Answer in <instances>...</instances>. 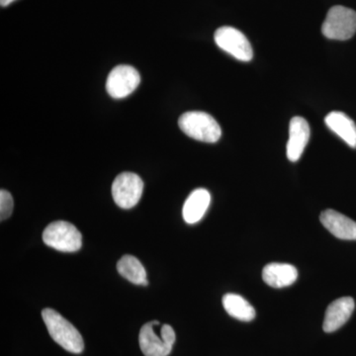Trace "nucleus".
Here are the masks:
<instances>
[{
    "label": "nucleus",
    "instance_id": "obj_1",
    "mask_svg": "<svg viewBox=\"0 0 356 356\" xmlns=\"http://www.w3.org/2000/svg\"><path fill=\"white\" fill-rule=\"evenodd\" d=\"M42 318L51 339L64 350L72 353H81L84 350L83 337L74 325L54 309L42 311Z\"/></svg>",
    "mask_w": 356,
    "mask_h": 356
},
{
    "label": "nucleus",
    "instance_id": "obj_2",
    "mask_svg": "<svg viewBox=\"0 0 356 356\" xmlns=\"http://www.w3.org/2000/svg\"><path fill=\"white\" fill-rule=\"evenodd\" d=\"M180 130L192 138L204 143H216L221 139L222 130L210 114L202 111H189L178 120Z\"/></svg>",
    "mask_w": 356,
    "mask_h": 356
},
{
    "label": "nucleus",
    "instance_id": "obj_3",
    "mask_svg": "<svg viewBox=\"0 0 356 356\" xmlns=\"http://www.w3.org/2000/svg\"><path fill=\"white\" fill-rule=\"evenodd\" d=\"M322 33L325 38L346 41L356 33V13L341 6L332 7L323 23Z\"/></svg>",
    "mask_w": 356,
    "mask_h": 356
},
{
    "label": "nucleus",
    "instance_id": "obj_4",
    "mask_svg": "<svg viewBox=\"0 0 356 356\" xmlns=\"http://www.w3.org/2000/svg\"><path fill=\"white\" fill-rule=\"evenodd\" d=\"M43 242L58 252H76L83 245V236L70 222L56 221L44 229Z\"/></svg>",
    "mask_w": 356,
    "mask_h": 356
},
{
    "label": "nucleus",
    "instance_id": "obj_5",
    "mask_svg": "<svg viewBox=\"0 0 356 356\" xmlns=\"http://www.w3.org/2000/svg\"><path fill=\"white\" fill-rule=\"evenodd\" d=\"M215 43L221 50L241 62H250L254 57L252 44L242 32L234 27L224 26L216 30Z\"/></svg>",
    "mask_w": 356,
    "mask_h": 356
},
{
    "label": "nucleus",
    "instance_id": "obj_6",
    "mask_svg": "<svg viewBox=\"0 0 356 356\" xmlns=\"http://www.w3.org/2000/svg\"><path fill=\"white\" fill-rule=\"evenodd\" d=\"M144 191V181L133 172L120 173L112 184L114 202L123 209H131L139 203Z\"/></svg>",
    "mask_w": 356,
    "mask_h": 356
},
{
    "label": "nucleus",
    "instance_id": "obj_7",
    "mask_svg": "<svg viewBox=\"0 0 356 356\" xmlns=\"http://www.w3.org/2000/svg\"><path fill=\"white\" fill-rule=\"evenodd\" d=\"M139 72L131 65H121L110 72L106 81V90L115 99H122L132 95L140 86Z\"/></svg>",
    "mask_w": 356,
    "mask_h": 356
},
{
    "label": "nucleus",
    "instance_id": "obj_8",
    "mask_svg": "<svg viewBox=\"0 0 356 356\" xmlns=\"http://www.w3.org/2000/svg\"><path fill=\"white\" fill-rule=\"evenodd\" d=\"M310 126L303 117L292 118L289 125V140L286 147L287 158L292 163H296L305 151L310 140Z\"/></svg>",
    "mask_w": 356,
    "mask_h": 356
},
{
    "label": "nucleus",
    "instance_id": "obj_9",
    "mask_svg": "<svg viewBox=\"0 0 356 356\" xmlns=\"http://www.w3.org/2000/svg\"><path fill=\"white\" fill-rule=\"evenodd\" d=\"M355 308V302L351 297H343V298L334 300L325 311L324 324H323L324 331L334 332L341 329L350 320Z\"/></svg>",
    "mask_w": 356,
    "mask_h": 356
},
{
    "label": "nucleus",
    "instance_id": "obj_10",
    "mask_svg": "<svg viewBox=\"0 0 356 356\" xmlns=\"http://www.w3.org/2000/svg\"><path fill=\"white\" fill-rule=\"evenodd\" d=\"M321 222L330 233L341 240L356 241V222L334 210H325Z\"/></svg>",
    "mask_w": 356,
    "mask_h": 356
},
{
    "label": "nucleus",
    "instance_id": "obj_11",
    "mask_svg": "<svg viewBox=\"0 0 356 356\" xmlns=\"http://www.w3.org/2000/svg\"><path fill=\"white\" fill-rule=\"evenodd\" d=\"M159 325V322L147 323L143 325L139 336L140 350L145 356H168L172 350V344L168 343L163 336L161 337L156 334L154 325Z\"/></svg>",
    "mask_w": 356,
    "mask_h": 356
},
{
    "label": "nucleus",
    "instance_id": "obj_12",
    "mask_svg": "<svg viewBox=\"0 0 356 356\" xmlns=\"http://www.w3.org/2000/svg\"><path fill=\"white\" fill-rule=\"evenodd\" d=\"M298 278L296 267L288 264H267L262 270V280L273 288H284L292 285Z\"/></svg>",
    "mask_w": 356,
    "mask_h": 356
},
{
    "label": "nucleus",
    "instance_id": "obj_13",
    "mask_svg": "<svg viewBox=\"0 0 356 356\" xmlns=\"http://www.w3.org/2000/svg\"><path fill=\"white\" fill-rule=\"evenodd\" d=\"M211 203L209 191L204 188L195 189L186 199L182 209V216L187 224H196L207 212Z\"/></svg>",
    "mask_w": 356,
    "mask_h": 356
},
{
    "label": "nucleus",
    "instance_id": "obj_14",
    "mask_svg": "<svg viewBox=\"0 0 356 356\" xmlns=\"http://www.w3.org/2000/svg\"><path fill=\"white\" fill-rule=\"evenodd\" d=\"M325 123L348 146L356 149V124L348 115L341 111H332L325 116Z\"/></svg>",
    "mask_w": 356,
    "mask_h": 356
},
{
    "label": "nucleus",
    "instance_id": "obj_15",
    "mask_svg": "<svg viewBox=\"0 0 356 356\" xmlns=\"http://www.w3.org/2000/svg\"><path fill=\"white\" fill-rule=\"evenodd\" d=\"M222 306L231 317L242 322H250L255 318L254 307L238 294L229 293L222 297Z\"/></svg>",
    "mask_w": 356,
    "mask_h": 356
},
{
    "label": "nucleus",
    "instance_id": "obj_16",
    "mask_svg": "<svg viewBox=\"0 0 356 356\" xmlns=\"http://www.w3.org/2000/svg\"><path fill=\"white\" fill-rule=\"evenodd\" d=\"M117 270L130 282L136 285L147 286V271L139 259L133 255H124L117 264Z\"/></svg>",
    "mask_w": 356,
    "mask_h": 356
},
{
    "label": "nucleus",
    "instance_id": "obj_17",
    "mask_svg": "<svg viewBox=\"0 0 356 356\" xmlns=\"http://www.w3.org/2000/svg\"><path fill=\"white\" fill-rule=\"evenodd\" d=\"M13 195L8 191L2 189L0 191V220L8 219L13 214Z\"/></svg>",
    "mask_w": 356,
    "mask_h": 356
},
{
    "label": "nucleus",
    "instance_id": "obj_18",
    "mask_svg": "<svg viewBox=\"0 0 356 356\" xmlns=\"http://www.w3.org/2000/svg\"><path fill=\"white\" fill-rule=\"evenodd\" d=\"M16 0H0V6L2 7H6L10 6L11 3H13Z\"/></svg>",
    "mask_w": 356,
    "mask_h": 356
}]
</instances>
